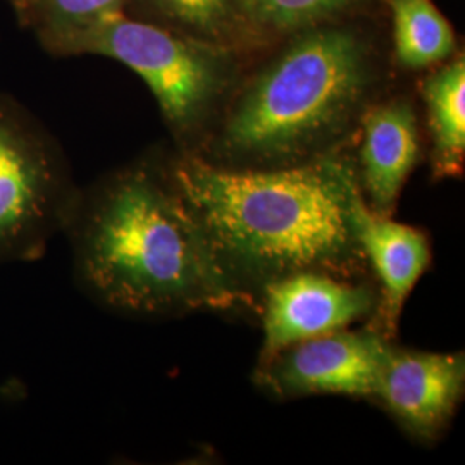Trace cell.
Returning a JSON list of instances; mask_svg holds the SVG:
<instances>
[{
	"mask_svg": "<svg viewBox=\"0 0 465 465\" xmlns=\"http://www.w3.org/2000/svg\"><path fill=\"white\" fill-rule=\"evenodd\" d=\"M403 78L386 11L311 25L250 55L193 155L230 169L314 161L355 140L369 105Z\"/></svg>",
	"mask_w": 465,
	"mask_h": 465,
	"instance_id": "1",
	"label": "cell"
},
{
	"mask_svg": "<svg viewBox=\"0 0 465 465\" xmlns=\"http://www.w3.org/2000/svg\"><path fill=\"white\" fill-rule=\"evenodd\" d=\"M169 171L217 264L250 299L299 271L345 280L366 272L355 232V203L364 195L357 138L274 169L214 166L171 147Z\"/></svg>",
	"mask_w": 465,
	"mask_h": 465,
	"instance_id": "2",
	"label": "cell"
},
{
	"mask_svg": "<svg viewBox=\"0 0 465 465\" xmlns=\"http://www.w3.org/2000/svg\"><path fill=\"white\" fill-rule=\"evenodd\" d=\"M64 234L74 282L117 314L157 319L257 305L217 264L173 182L167 147L80 188Z\"/></svg>",
	"mask_w": 465,
	"mask_h": 465,
	"instance_id": "3",
	"label": "cell"
},
{
	"mask_svg": "<svg viewBox=\"0 0 465 465\" xmlns=\"http://www.w3.org/2000/svg\"><path fill=\"white\" fill-rule=\"evenodd\" d=\"M47 52L54 57L100 55L132 69L157 102L173 149L184 153L199 149L253 54L126 15L67 35Z\"/></svg>",
	"mask_w": 465,
	"mask_h": 465,
	"instance_id": "4",
	"label": "cell"
},
{
	"mask_svg": "<svg viewBox=\"0 0 465 465\" xmlns=\"http://www.w3.org/2000/svg\"><path fill=\"white\" fill-rule=\"evenodd\" d=\"M78 195L55 136L21 102L0 94V266L42 259L66 230Z\"/></svg>",
	"mask_w": 465,
	"mask_h": 465,
	"instance_id": "5",
	"label": "cell"
},
{
	"mask_svg": "<svg viewBox=\"0 0 465 465\" xmlns=\"http://www.w3.org/2000/svg\"><path fill=\"white\" fill-rule=\"evenodd\" d=\"M390 349L378 331L326 332L297 341L262 361V380L280 397H376Z\"/></svg>",
	"mask_w": 465,
	"mask_h": 465,
	"instance_id": "6",
	"label": "cell"
},
{
	"mask_svg": "<svg viewBox=\"0 0 465 465\" xmlns=\"http://www.w3.org/2000/svg\"><path fill=\"white\" fill-rule=\"evenodd\" d=\"M262 361L297 341L345 330L378 309L374 290L359 280L299 271L262 288Z\"/></svg>",
	"mask_w": 465,
	"mask_h": 465,
	"instance_id": "7",
	"label": "cell"
},
{
	"mask_svg": "<svg viewBox=\"0 0 465 465\" xmlns=\"http://www.w3.org/2000/svg\"><path fill=\"white\" fill-rule=\"evenodd\" d=\"M420 117L414 94L400 80L369 105L357 134V167L367 205L390 216L420 159Z\"/></svg>",
	"mask_w": 465,
	"mask_h": 465,
	"instance_id": "8",
	"label": "cell"
},
{
	"mask_svg": "<svg viewBox=\"0 0 465 465\" xmlns=\"http://www.w3.org/2000/svg\"><path fill=\"white\" fill-rule=\"evenodd\" d=\"M462 353H428L390 347L376 397L419 438L443 431L464 395Z\"/></svg>",
	"mask_w": 465,
	"mask_h": 465,
	"instance_id": "9",
	"label": "cell"
},
{
	"mask_svg": "<svg viewBox=\"0 0 465 465\" xmlns=\"http://www.w3.org/2000/svg\"><path fill=\"white\" fill-rule=\"evenodd\" d=\"M355 232L367 266L381 284L382 324L386 332L399 324L401 309L431 264V245L424 232L378 214L364 195L355 203Z\"/></svg>",
	"mask_w": 465,
	"mask_h": 465,
	"instance_id": "10",
	"label": "cell"
},
{
	"mask_svg": "<svg viewBox=\"0 0 465 465\" xmlns=\"http://www.w3.org/2000/svg\"><path fill=\"white\" fill-rule=\"evenodd\" d=\"M436 178H457L465 164V54L417 76Z\"/></svg>",
	"mask_w": 465,
	"mask_h": 465,
	"instance_id": "11",
	"label": "cell"
},
{
	"mask_svg": "<svg viewBox=\"0 0 465 465\" xmlns=\"http://www.w3.org/2000/svg\"><path fill=\"white\" fill-rule=\"evenodd\" d=\"M395 71L411 78L455 57L462 44L434 0H384Z\"/></svg>",
	"mask_w": 465,
	"mask_h": 465,
	"instance_id": "12",
	"label": "cell"
},
{
	"mask_svg": "<svg viewBox=\"0 0 465 465\" xmlns=\"http://www.w3.org/2000/svg\"><path fill=\"white\" fill-rule=\"evenodd\" d=\"M384 0H232V9L249 36L252 49L261 50L286 35L334 17L381 13Z\"/></svg>",
	"mask_w": 465,
	"mask_h": 465,
	"instance_id": "13",
	"label": "cell"
},
{
	"mask_svg": "<svg viewBox=\"0 0 465 465\" xmlns=\"http://www.w3.org/2000/svg\"><path fill=\"white\" fill-rule=\"evenodd\" d=\"M123 15L205 42L255 52L232 0H128Z\"/></svg>",
	"mask_w": 465,
	"mask_h": 465,
	"instance_id": "14",
	"label": "cell"
},
{
	"mask_svg": "<svg viewBox=\"0 0 465 465\" xmlns=\"http://www.w3.org/2000/svg\"><path fill=\"white\" fill-rule=\"evenodd\" d=\"M128 0H30L19 25L34 32L47 50L67 35L86 30L105 17L124 13Z\"/></svg>",
	"mask_w": 465,
	"mask_h": 465,
	"instance_id": "15",
	"label": "cell"
},
{
	"mask_svg": "<svg viewBox=\"0 0 465 465\" xmlns=\"http://www.w3.org/2000/svg\"><path fill=\"white\" fill-rule=\"evenodd\" d=\"M7 4L11 5L17 21H21L25 13H26V9H28V5H30V0H7Z\"/></svg>",
	"mask_w": 465,
	"mask_h": 465,
	"instance_id": "16",
	"label": "cell"
}]
</instances>
